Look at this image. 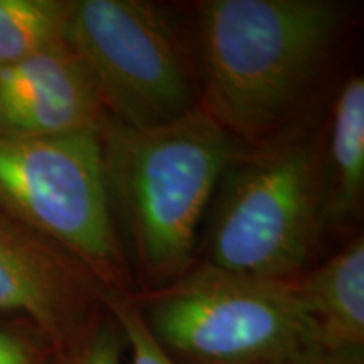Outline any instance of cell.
<instances>
[{"instance_id": "cell-1", "label": "cell", "mask_w": 364, "mask_h": 364, "mask_svg": "<svg viewBox=\"0 0 364 364\" xmlns=\"http://www.w3.org/2000/svg\"><path fill=\"white\" fill-rule=\"evenodd\" d=\"M327 0H206L198 6L199 105L245 147L284 136L343 27Z\"/></svg>"}, {"instance_id": "cell-2", "label": "cell", "mask_w": 364, "mask_h": 364, "mask_svg": "<svg viewBox=\"0 0 364 364\" xmlns=\"http://www.w3.org/2000/svg\"><path fill=\"white\" fill-rule=\"evenodd\" d=\"M105 181L113 215L150 289L193 267L196 240L209 203L245 145L199 105L169 124L100 129Z\"/></svg>"}, {"instance_id": "cell-3", "label": "cell", "mask_w": 364, "mask_h": 364, "mask_svg": "<svg viewBox=\"0 0 364 364\" xmlns=\"http://www.w3.org/2000/svg\"><path fill=\"white\" fill-rule=\"evenodd\" d=\"M130 299L177 364H297L324 353L294 297L292 279L203 263Z\"/></svg>"}, {"instance_id": "cell-4", "label": "cell", "mask_w": 364, "mask_h": 364, "mask_svg": "<svg viewBox=\"0 0 364 364\" xmlns=\"http://www.w3.org/2000/svg\"><path fill=\"white\" fill-rule=\"evenodd\" d=\"M209 265L258 279L307 270L324 218L321 156L304 139L248 147L218 188Z\"/></svg>"}, {"instance_id": "cell-5", "label": "cell", "mask_w": 364, "mask_h": 364, "mask_svg": "<svg viewBox=\"0 0 364 364\" xmlns=\"http://www.w3.org/2000/svg\"><path fill=\"white\" fill-rule=\"evenodd\" d=\"M0 215L75 255L108 294H130L100 130L33 139L0 135Z\"/></svg>"}, {"instance_id": "cell-6", "label": "cell", "mask_w": 364, "mask_h": 364, "mask_svg": "<svg viewBox=\"0 0 364 364\" xmlns=\"http://www.w3.org/2000/svg\"><path fill=\"white\" fill-rule=\"evenodd\" d=\"M66 43L115 124L156 127L199 107L188 46L156 4L75 0Z\"/></svg>"}, {"instance_id": "cell-7", "label": "cell", "mask_w": 364, "mask_h": 364, "mask_svg": "<svg viewBox=\"0 0 364 364\" xmlns=\"http://www.w3.org/2000/svg\"><path fill=\"white\" fill-rule=\"evenodd\" d=\"M112 295L75 255L0 215V314H19L61 359Z\"/></svg>"}, {"instance_id": "cell-8", "label": "cell", "mask_w": 364, "mask_h": 364, "mask_svg": "<svg viewBox=\"0 0 364 364\" xmlns=\"http://www.w3.org/2000/svg\"><path fill=\"white\" fill-rule=\"evenodd\" d=\"M97 91L70 46L0 65V135L54 136L100 130Z\"/></svg>"}, {"instance_id": "cell-9", "label": "cell", "mask_w": 364, "mask_h": 364, "mask_svg": "<svg viewBox=\"0 0 364 364\" xmlns=\"http://www.w3.org/2000/svg\"><path fill=\"white\" fill-rule=\"evenodd\" d=\"M292 292L322 351L336 356H363V236L349 241L322 265L294 277Z\"/></svg>"}, {"instance_id": "cell-10", "label": "cell", "mask_w": 364, "mask_h": 364, "mask_svg": "<svg viewBox=\"0 0 364 364\" xmlns=\"http://www.w3.org/2000/svg\"><path fill=\"white\" fill-rule=\"evenodd\" d=\"M324 218L344 220L361 206L364 194V80L351 76L332 108L326 157H321Z\"/></svg>"}, {"instance_id": "cell-11", "label": "cell", "mask_w": 364, "mask_h": 364, "mask_svg": "<svg viewBox=\"0 0 364 364\" xmlns=\"http://www.w3.org/2000/svg\"><path fill=\"white\" fill-rule=\"evenodd\" d=\"M73 0H0V65L66 46Z\"/></svg>"}, {"instance_id": "cell-12", "label": "cell", "mask_w": 364, "mask_h": 364, "mask_svg": "<svg viewBox=\"0 0 364 364\" xmlns=\"http://www.w3.org/2000/svg\"><path fill=\"white\" fill-rule=\"evenodd\" d=\"M105 307L115 317L130 351V364H177L150 334L130 294L107 295Z\"/></svg>"}, {"instance_id": "cell-13", "label": "cell", "mask_w": 364, "mask_h": 364, "mask_svg": "<svg viewBox=\"0 0 364 364\" xmlns=\"http://www.w3.org/2000/svg\"><path fill=\"white\" fill-rule=\"evenodd\" d=\"M124 348L120 326L107 309L59 364H122Z\"/></svg>"}, {"instance_id": "cell-14", "label": "cell", "mask_w": 364, "mask_h": 364, "mask_svg": "<svg viewBox=\"0 0 364 364\" xmlns=\"http://www.w3.org/2000/svg\"><path fill=\"white\" fill-rule=\"evenodd\" d=\"M53 354L58 356L43 338L0 326V364H53Z\"/></svg>"}, {"instance_id": "cell-15", "label": "cell", "mask_w": 364, "mask_h": 364, "mask_svg": "<svg viewBox=\"0 0 364 364\" xmlns=\"http://www.w3.org/2000/svg\"><path fill=\"white\" fill-rule=\"evenodd\" d=\"M297 364H363V356H336V354L318 353Z\"/></svg>"}]
</instances>
